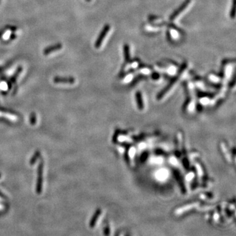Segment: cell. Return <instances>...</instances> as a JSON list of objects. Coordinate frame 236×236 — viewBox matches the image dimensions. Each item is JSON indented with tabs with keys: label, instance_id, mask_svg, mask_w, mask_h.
Instances as JSON below:
<instances>
[{
	"label": "cell",
	"instance_id": "6da1fadb",
	"mask_svg": "<svg viewBox=\"0 0 236 236\" xmlns=\"http://www.w3.org/2000/svg\"><path fill=\"white\" fill-rule=\"evenodd\" d=\"M186 67H187V64H186V63H184V64H182V66H181L180 67V69H179V72H178V74L177 75L176 77H174L173 79H172V80H171V81L170 83H169V84H168V85L165 87V88L163 89L162 91L160 93L159 95H158V98H161L162 96H163V95H165V94L167 93L168 90L170 89L171 87H172V86L174 84V83L176 82V81H177V80L178 78H179V77L180 76V75L182 74V72L185 70V69L186 68Z\"/></svg>",
	"mask_w": 236,
	"mask_h": 236
},
{
	"label": "cell",
	"instance_id": "7a4b0ae2",
	"mask_svg": "<svg viewBox=\"0 0 236 236\" xmlns=\"http://www.w3.org/2000/svg\"><path fill=\"white\" fill-rule=\"evenodd\" d=\"M43 163L40 162L38 169V179L37 184H36V192L40 193L42 190V186H43Z\"/></svg>",
	"mask_w": 236,
	"mask_h": 236
},
{
	"label": "cell",
	"instance_id": "3957f363",
	"mask_svg": "<svg viewBox=\"0 0 236 236\" xmlns=\"http://www.w3.org/2000/svg\"><path fill=\"white\" fill-rule=\"evenodd\" d=\"M110 29V25H104V26L103 27V28H102V30H101V33L99 34L98 38L96 40L95 47L96 48V49H99V48L101 47L102 42H103L104 38H106V36L107 35Z\"/></svg>",
	"mask_w": 236,
	"mask_h": 236
},
{
	"label": "cell",
	"instance_id": "277c9868",
	"mask_svg": "<svg viewBox=\"0 0 236 236\" xmlns=\"http://www.w3.org/2000/svg\"><path fill=\"white\" fill-rule=\"evenodd\" d=\"M190 3H191V0H185V1L182 3V5H181L180 7H178L177 9L171 15L170 20H174L178 16V15L182 13V12L186 9L187 7V6L190 5Z\"/></svg>",
	"mask_w": 236,
	"mask_h": 236
},
{
	"label": "cell",
	"instance_id": "5b68a950",
	"mask_svg": "<svg viewBox=\"0 0 236 236\" xmlns=\"http://www.w3.org/2000/svg\"><path fill=\"white\" fill-rule=\"evenodd\" d=\"M53 81L56 83H74L75 78L73 77L56 76L53 79Z\"/></svg>",
	"mask_w": 236,
	"mask_h": 236
},
{
	"label": "cell",
	"instance_id": "8992f818",
	"mask_svg": "<svg viewBox=\"0 0 236 236\" xmlns=\"http://www.w3.org/2000/svg\"><path fill=\"white\" fill-rule=\"evenodd\" d=\"M62 47V45L60 43L51 45V46H49V47L45 48L43 51V54H45V55H48V54H49L51 53L54 52V51H59L60 49H61Z\"/></svg>",
	"mask_w": 236,
	"mask_h": 236
},
{
	"label": "cell",
	"instance_id": "52a82bcc",
	"mask_svg": "<svg viewBox=\"0 0 236 236\" xmlns=\"http://www.w3.org/2000/svg\"><path fill=\"white\" fill-rule=\"evenodd\" d=\"M22 66H19V67L17 68L16 72H14V74L13 75H12V77L10 79V82L9 83V84H8L9 89L11 88L12 84L14 83L15 82H16L17 77H19V74L21 73V72H22Z\"/></svg>",
	"mask_w": 236,
	"mask_h": 236
},
{
	"label": "cell",
	"instance_id": "ba28073f",
	"mask_svg": "<svg viewBox=\"0 0 236 236\" xmlns=\"http://www.w3.org/2000/svg\"><path fill=\"white\" fill-rule=\"evenodd\" d=\"M123 54L125 61H129L130 59L129 47L127 44H125L123 46Z\"/></svg>",
	"mask_w": 236,
	"mask_h": 236
},
{
	"label": "cell",
	"instance_id": "9c48e42d",
	"mask_svg": "<svg viewBox=\"0 0 236 236\" xmlns=\"http://www.w3.org/2000/svg\"><path fill=\"white\" fill-rule=\"evenodd\" d=\"M136 98H137L138 107L140 108H143V98H142V95L140 92H137L136 93Z\"/></svg>",
	"mask_w": 236,
	"mask_h": 236
},
{
	"label": "cell",
	"instance_id": "30bf717a",
	"mask_svg": "<svg viewBox=\"0 0 236 236\" xmlns=\"http://www.w3.org/2000/svg\"><path fill=\"white\" fill-rule=\"evenodd\" d=\"M100 213H101V211H99V209H98L97 211H96V213H95V215H94V216L93 217L91 221H90V227H93L94 226H95V223L96 222V220H97Z\"/></svg>",
	"mask_w": 236,
	"mask_h": 236
},
{
	"label": "cell",
	"instance_id": "8fae6325",
	"mask_svg": "<svg viewBox=\"0 0 236 236\" xmlns=\"http://www.w3.org/2000/svg\"><path fill=\"white\" fill-rule=\"evenodd\" d=\"M235 3L236 0H233V4H232V9L230 11V13H229V17L232 19H234L235 15Z\"/></svg>",
	"mask_w": 236,
	"mask_h": 236
},
{
	"label": "cell",
	"instance_id": "7c38bea8",
	"mask_svg": "<svg viewBox=\"0 0 236 236\" xmlns=\"http://www.w3.org/2000/svg\"><path fill=\"white\" fill-rule=\"evenodd\" d=\"M39 152H36L34 154V156H33V157H32L31 160H30V164H31V165L34 164V163H35V161H36V160L38 159V157H39Z\"/></svg>",
	"mask_w": 236,
	"mask_h": 236
},
{
	"label": "cell",
	"instance_id": "4fadbf2b",
	"mask_svg": "<svg viewBox=\"0 0 236 236\" xmlns=\"http://www.w3.org/2000/svg\"><path fill=\"white\" fill-rule=\"evenodd\" d=\"M31 119H30V122L32 124H34L35 122V115L34 114H32V115H31Z\"/></svg>",
	"mask_w": 236,
	"mask_h": 236
},
{
	"label": "cell",
	"instance_id": "5bb4252c",
	"mask_svg": "<svg viewBox=\"0 0 236 236\" xmlns=\"http://www.w3.org/2000/svg\"><path fill=\"white\" fill-rule=\"evenodd\" d=\"M16 38H17V35H15L14 34H12L11 35L10 38H9V40H13V39H14Z\"/></svg>",
	"mask_w": 236,
	"mask_h": 236
},
{
	"label": "cell",
	"instance_id": "9a60e30c",
	"mask_svg": "<svg viewBox=\"0 0 236 236\" xmlns=\"http://www.w3.org/2000/svg\"><path fill=\"white\" fill-rule=\"evenodd\" d=\"M86 1H87V2H90V1H91V0H86Z\"/></svg>",
	"mask_w": 236,
	"mask_h": 236
}]
</instances>
